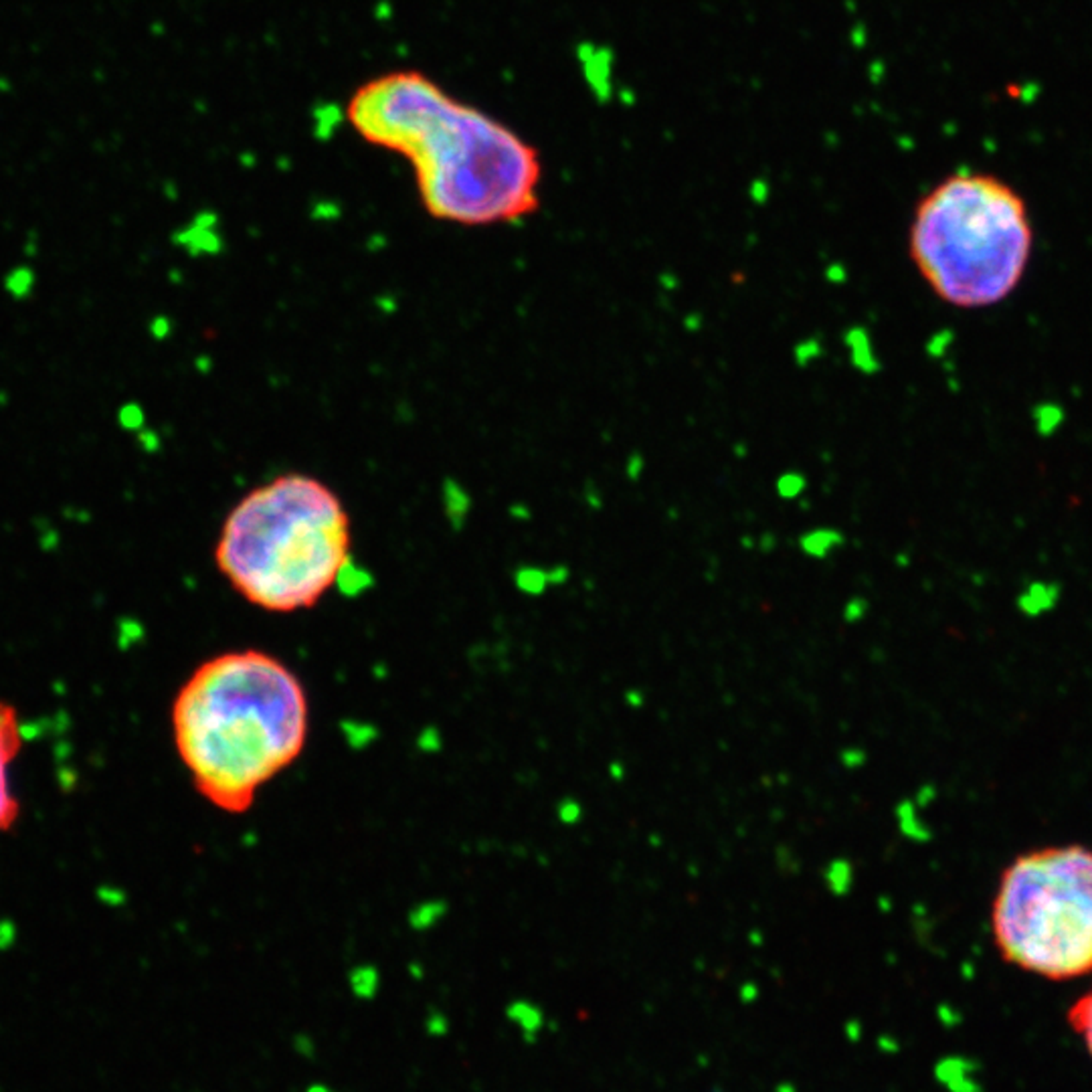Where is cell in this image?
I'll return each mask as SVG.
<instances>
[{"label": "cell", "mask_w": 1092, "mask_h": 1092, "mask_svg": "<svg viewBox=\"0 0 1092 1092\" xmlns=\"http://www.w3.org/2000/svg\"><path fill=\"white\" fill-rule=\"evenodd\" d=\"M624 702L627 708H631V710H640V708H643V704H646V694H643V690L640 688H630L624 692Z\"/></svg>", "instance_id": "4fadbf2b"}, {"label": "cell", "mask_w": 1092, "mask_h": 1092, "mask_svg": "<svg viewBox=\"0 0 1092 1092\" xmlns=\"http://www.w3.org/2000/svg\"><path fill=\"white\" fill-rule=\"evenodd\" d=\"M1002 957L1048 979L1092 971V852L1048 847L1015 859L993 903Z\"/></svg>", "instance_id": "5b68a950"}, {"label": "cell", "mask_w": 1092, "mask_h": 1092, "mask_svg": "<svg viewBox=\"0 0 1092 1092\" xmlns=\"http://www.w3.org/2000/svg\"><path fill=\"white\" fill-rule=\"evenodd\" d=\"M31 286H33V273L28 270H19L10 273L7 280V288L10 289V294L15 295H25L28 289H31Z\"/></svg>", "instance_id": "8fae6325"}, {"label": "cell", "mask_w": 1092, "mask_h": 1092, "mask_svg": "<svg viewBox=\"0 0 1092 1092\" xmlns=\"http://www.w3.org/2000/svg\"><path fill=\"white\" fill-rule=\"evenodd\" d=\"M174 747L196 791L243 813L295 763L310 733V704L292 667L261 649L202 661L172 702Z\"/></svg>", "instance_id": "7a4b0ae2"}, {"label": "cell", "mask_w": 1092, "mask_h": 1092, "mask_svg": "<svg viewBox=\"0 0 1092 1092\" xmlns=\"http://www.w3.org/2000/svg\"><path fill=\"white\" fill-rule=\"evenodd\" d=\"M775 866L779 870L781 874L785 876H797L801 872V858L797 856V852L789 846H777L775 850Z\"/></svg>", "instance_id": "30bf717a"}, {"label": "cell", "mask_w": 1092, "mask_h": 1092, "mask_svg": "<svg viewBox=\"0 0 1092 1092\" xmlns=\"http://www.w3.org/2000/svg\"><path fill=\"white\" fill-rule=\"evenodd\" d=\"M585 807L577 797H562L556 803V819L567 828H574L583 822Z\"/></svg>", "instance_id": "9c48e42d"}, {"label": "cell", "mask_w": 1092, "mask_h": 1092, "mask_svg": "<svg viewBox=\"0 0 1092 1092\" xmlns=\"http://www.w3.org/2000/svg\"><path fill=\"white\" fill-rule=\"evenodd\" d=\"M344 502L328 484L283 474L253 487L220 526L214 562L251 605L295 613L318 605L351 562Z\"/></svg>", "instance_id": "3957f363"}, {"label": "cell", "mask_w": 1092, "mask_h": 1092, "mask_svg": "<svg viewBox=\"0 0 1092 1092\" xmlns=\"http://www.w3.org/2000/svg\"><path fill=\"white\" fill-rule=\"evenodd\" d=\"M822 882L826 890L835 898H844L852 892L853 882H856V870L847 858H832L828 859L826 866L822 868Z\"/></svg>", "instance_id": "52a82bcc"}, {"label": "cell", "mask_w": 1092, "mask_h": 1092, "mask_svg": "<svg viewBox=\"0 0 1092 1092\" xmlns=\"http://www.w3.org/2000/svg\"><path fill=\"white\" fill-rule=\"evenodd\" d=\"M344 114L360 140L409 162L433 219L490 226L524 219L540 205L538 150L427 73L397 69L370 78L352 91Z\"/></svg>", "instance_id": "6da1fadb"}, {"label": "cell", "mask_w": 1092, "mask_h": 1092, "mask_svg": "<svg viewBox=\"0 0 1092 1092\" xmlns=\"http://www.w3.org/2000/svg\"><path fill=\"white\" fill-rule=\"evenodd\" d=\"M22 747L21 724L16 712L0 702V829H9L19 817V801L9 785V765Z\"/></svg>", "instance_id": "8992f818"}, {"label": "cell", "mask_w": 1092, "mask_h": 1092, "mask_svg": "<svg viewBox=\"0 0 1092 1092\" xmlns=\"http://www.w3.org/2000/svg\"><path fill=\"white\" fill-rule=\"evenodd\" d=\"M1068 1024H1070L1074 1033H1078L1092 1056V990L1078 997L1072 1003V1008L1068 1009Z\"/></svg>", "instance_id": "ba28073f"}, {"label": "cell", "mask_w": 1092, "mask_h": 1092, "mask_svg": "<svg viewBox=\"0 0 1092 1092\" xmlns=\"http://www.w3.org/2000/svg\"><path fill=\"white\" fill-rule=\"evenodd\" d=\"M1032 251L1024 196L993 174H949L916 202L910 259L946 306L981 310L1006 301L1024 282Z\"/></svg>", "instance_id": "277c9868"}, {"label": "cell", "mask_w": 1092, "mask_h": 1092, "mask_svg": "<svg viewBox=\"0 0 1092 1092\" xmlns=\"http://www.w3.org/2000/svg\"><path fill=\"white\" fill-rule=\"evenodd\" d=\"M840 763L846 769H859V766L866 763V754H864V751H859L858 747H846L840 753Z\"/></svg>", "instance_id": "7c38bea8"}, {"label": "cell", "mask_w": 1092, "mask_h": 1092, "mask_svg": "<svg viewBox=\"0 0 1092 1092\" xmlns=\"http://www.w3.org/2000/svg\"><path fill=\"white\" fill-rule=\"evenodd\" d=\"M607 775L611 777L613 781H624L625 775H627V769H625L624 760H611V763L607 765Z\"/></svg>", "instance_id": "5bb4252c"}]
</instances>
